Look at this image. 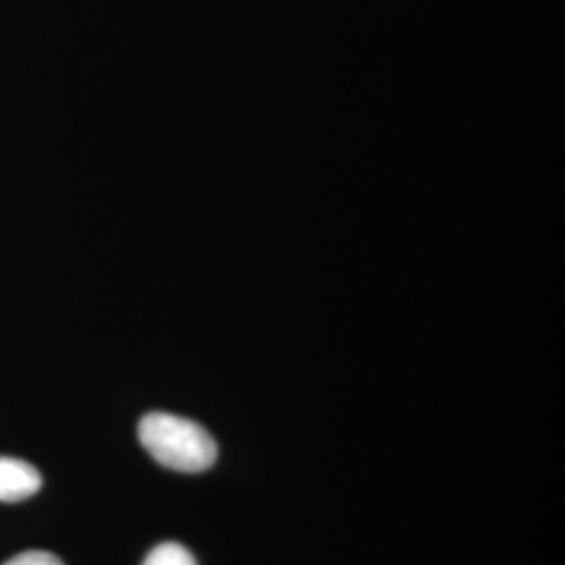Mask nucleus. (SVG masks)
<instances>
[{
	"label": "nucleus",
	"instance_id": "f257e3e1",
	"mask_svg": "<svg viewBox=\"0 0 565 565\" xmlns=\"http://www.w3.org/2000/svg\"><path fill=\"white\" fill-rule=\"evenodd\" d=\"M139 440L158 463L181 473H202L218 459L210 431L172 413H147L139 424Z\"/></svg>",
	"mask_w": 565,
	"mask_h": 565
},
{
	"label": "nucleus",
	"instance_id": "f03ea898",
	"mask_svg": "<svg viewBox=\"0 0 565 565\" xmlns=\"http://www.w3.org/2000/svg\"><path fill=\"white\" fill-rule=\"evenodd\" d=\"M42 488V478L34 465L21 459L0 457V501L18 503L34 497Z\"/></svg>",
	"mask_w": 565,
	"mask_h": 565
},
{
	"label": "nucleus",
	"instance_id": "7ed1b4c3",
	"mask_svg": "<svg viewBox=\"0 0 565 565\" xmlns=\"http://www.w3.org/2000/svg\"><path fill=\"white\" fill-rule=\"evenodd\" d=\"M142 565H198L186 546L179 543H162L153 546Z\"/></svg>",
	"mask_w": 565,
	"mask_h": 565
},
{
	"label": "nucleus",
	"instance_id": "20e7f679",
	"mask_svg": "<svg viewBox=\"0 0 565 565\" xmlns=\"http://www.w3.org/2000/svg\"><path fill=\"white\" fill-rule=\"evenodd\" d=\"M4 565H63V562L49 551H25Z\"/></svg>",
	"mask_w": 565,
	"mask_h": 565
}]
</instances>
